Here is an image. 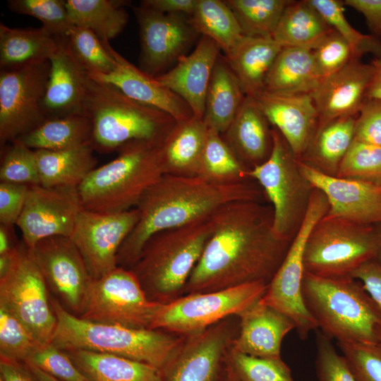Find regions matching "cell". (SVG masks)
I'll list each match as a JSON object with an SVG mask.
<instances>
[{
	"label": "cell",
	"mask_w": 381,
	"mask_h": 381,
	"mask_svg": "<svg viewBox=\"0 0 381 381\" xmlns=\"http://www.w3.org/2000/svg\"><path fill=\"white\" fill-rule=\"evenodd\" d=\"M272 135L269 158L248 171V175L260 185L273 209L276 234L292 241L305 218L314 187L301 171L298 159L284 137L274 127Z\"/></svg>",
	"instance_id": "obj_9"
},
{
	"label": "cell",
	"mask_w": 381,
	"mask_h": 381,
	"mask_svg": "<svg viewBox=\"0 0 381 381\" xmlns=\"http://www.w3.org/2000/svg\"><path fill=\"white\" fill-rule=\"evenodd\" d=\"M354 140L381 146V99H367L356 117Z\"/></svg>",
	"instance_id": "obj_53"
},
{
	"label": "cell",
	"mask_w": 381,
	"mask_h": 381,
	"mask_svg": "<svg viewBox=\"0 0 381 381\" xmlns=\"http://www.w3.org/2000/svg\"><path fill=\"white\" fill-rule=\"evenodd\" d=\"M83 114L92 123L90 143L101 153L119 150L133 141L161 144L176 123L167 113L133 99L117 87L90 75Z\"/></svg>",
	"instance_id": "obj_4"
},
{
	"label": "cell",
	"mask_w": 381,
	"mask_h": 381,
	"mask_svg": "<svg viewBox=\"0 0 381 381\" xmlns=\"http://www.w3.org/2000/svg\"><path fill=\"white\" fill-rule=\"evenodd\" d=\"M189 22L201 35L212 40L225 55L244 36L229 6L221 0H198Z\"/></svg>",
	"instance_id": "obj_39"
},
{
	"label": "cell",
	"mask_w": 381,
	"mask_h": 381,
	"mask_svg": "<svg viewBox=\"0 0 381 381\" xmlns=\"http://www.w3.org/2000/svg\"><path fill=\"white\" fill-rule=\"evenodd\" d=\"M270 125L277 129L299 160L319 123L310 94L284 95L263 91L253 98Z\"/></svg>",
	"instance_id": "obj_23"
},
{
	"label": "cell",
	"mask_w": 381,
	"mask_h": 381,
	"mask_svg": "<svg viewBox=\"0 0 381 381\" xmlns=\"http://www.w3.org/2000/svg\"><path fill=\"white\" fill-rule=\"evenodd\" d=\"M0 380L2 381H37L24 363L0 358Z\"/></svg>",
	"instance_id": "obj_58"
},
{
	"label": "cell",
	"mask_w": 381,
	"mask_h": 381,
	"mask_svg": "<svg viewBox=\"0 0 381 381\" xmlns=\"http://www.w3.org/2000/svg\"><path fill=\"white\" fill-rule=\"evenodd\" d=\"M357 381H381V345L337 342Z\"/></svg>",
	"instance_id": "obj_49"
},
{
	"label": "cell",
	"mask_w": 381,
	"mask_h": 381,
	"mask_svg": "<svg viewBox=\"0 0 381 381\" xmlns=\"http://www.w3.org/2000/svg\"><path fill=\"white\" fill-rule=\"evenodd\" d=\"M298 164L312 186L325 195L327 215L363 224H381V186L328 176L300 160Z\"/></svg>",
	"instance_id": "obj_20"
},
{
	"label": "cell",
	"mask_w": 381,
	"mask_h": 381,
	"mask_svg": "<svg viewBox=\"0 0 381 381\" xmlns=\"http://www.w3.org/2000/svg\"><path fill=\"white\" fill-rule=\"evenodd\" d=\"M344 2L345 6L363 16L373 35L381 37V0H345Z\"/></svg>",
	"instance_id": "obj_56"
},
{
	"label": "cell",
	"mask_w": 381,
	"mask_h": 381,
	"mask_svg": "<svg viewBox=\"0 0 381 381\" xmlns=\"http://www.w3.org/2000/svg\"><path fill=\"white\" fill-rule=\"evenodd\" d=\"M30 250L49 291L67 311L79 316L93 279L70 238H47Z\"/></svg>",
	"instance_id": "obj_17"
},
{
	"label": "cell",
	"mask_w": 381,
	"mask_h": 381,
	"mask_svg": "<svg viewBox=\"0 0 381 381\" xmlns=\"http://www.w3.org/2000/svg\"><path fill=\"white\" fill-rule=\"evenodd\" d=\"M57 325L51 344L64 351L110 353L162 369L186 336L162 329H136L82 319L51 296Z\"/></svg>",
	"instance_id": "obj_3"
},
{
	"label": "cell",
	"mask_w": 381,
	"mask_h": 381,
	"mask_svg": "<svg viewBox=\"0 0 381 381\" xmlns=\"http://www.w3.org/2000/svg\"><path fill=\"white\" fill-rule=\"evenodd\" d=\"M373 75L371 64L354 59L320 79L310 93L318 114V128L339 118L356 116L367 99Z\"/></svg>",
	"instance_id": "obj_21"
},
{
	"label": "cell",
	"mask_w": 381,
	"mask_h": 381,
	"mask_svg": "<svg viewBox=\"0 0 381 381\" xmlns=\"http://www.w3.org/2000/svg\"><path fill=\"white\" fill-rule=\"evenodd\" d=\"M160 303L151 301L133 272L116 267L93 280L82 319L136 329H150Z\"/></svg>",
	"instance_id": "obj_14"
},
{
	"label": "cell",
	"mask_w": 381,
	"mask_h": 381,
	"mask_svg": "<svg viewBox=\"0 0 381 381\" xmlns=\"http://www.w3.org/2000/svg\"><path fill=\"white\" fill-rule=\"evenodd\" d=\"M378 225V227H379V229H380V248H379V250H378V253H377V257H376V260L381 264V224H377Z\"/></svg>",
	"instance_id": "obj_63"
},
{
	"label": "cell",
	"mask_w": 381,
	"mask_h": 381,
	"mask_svg": "<svg viewBox=\"0 0 381 381\" xmlns=\"http://www.w3.org/2000/svg\"><path fill=\"white\" fill-rule=\"evenodd\" d=\"M239 331L237 315L186 336L179 349L161 369L162 381H219L224 359Z\"/></svg>",
	"instance_id": "obj_16"
},
{
	"label": "cell",
	"mask_w": 381,
	"mask_h": 381,
	"mask_svg": "<svg viewBox=\"0 0 381 381\" xmlns=\"http://www.w3.org/2000/svg\"><path fill=\"white\" fill-rule=\"evenodd\" d=\"M41 346L13 313L0 306V358L25 363Z\"/></svg>",
	"instance_id": "obj_47"
},
{
	"label": "cell",
	"mask_w": 381,
	"mask_h": 381,
	"mask_svg": "<svg viewBox=\"0 0 381 381\" xmlns=\"http://www.w3.org/2000/svg\"><path fill=\"white\" fill-rule=\"evenodd\" d=\"M248 173L222 135L207 126L198 176L215 183L231 184L251 180Z\"/></svg>",
	"instance_id": "obj_40"
},
{
	"label": "cell",
	"mask_w": 381,
	"mask_h": 381,
	"mask_svg": "<svg viewBox=\"0 0 381 381\" xmlns=\"http://www.w3.org/2000/svg\"><path fill=\"white\" fill-rule=\"evenodd\" d=\"M31 250L23 241L0 277V306L13 313L42 346L51 344L57 319L51 295Z\"/></svg>",
	"instance_id": "obj_10"
},
{
	"label": "cell",
	"mask_w": 381,
	"mask_h": 381,
	"mask_svg": "<svg viewBox=\"0 0 381 381\" xmlns=\"http://www.w3.org/2000/svg\"><path fill=\"white\" fill-rule=\"evenodd\" d=\"M210 222V236L183 295L250 283L268 285L291 243L274 232L272 206L257 201L230 202L214 212Z\"/></svg>",
	"instance_id": "obj_1"
},
{
	"label": "cell",
	"mask_w": 381,
	"mask_h": 381,
	"mask_svg": "<svg viewBox=\"0 0 381 381\" xmlns=\"http://www.w3.org/2000/svg\"><path fill=\"white\" fill-rule=\"evenodd\" d=\"M56 47V37L42 26L13 28L0 23L1 70L49 59Z\"/></svg>",
	"instance_id": "obj_35"
},
{
	"label": "cell",
	"mask_w": 381,
	"mask_h": 381,
	"mask_svg": "<svg viewBox=\"0 0 381 381\" xmlns=\"http://www.w3.org/2000/svg\"><path fill=\"white\" fill-rule=\"evenodd\" d=\"M351 276L363 284L381 315V264L375 259L369 260Z\"/></svg>",
	"instance_id": "obj_55"
},
{
	"label": "cell",
	"mask_w": 381,
	"mask_h": 381,
	"mask_svg": "<svg viewBox=\"0 0 381 381\" xmlns=\"http://www.w3.org/2000/svg\"><path fill=\"white\" fill-rule=\"evenodd\" d=\"M220 50L212 40L201 36L190 54L182 56L171 70L155 77L182 98L200 119L204 117L206 94Z\"/></svg>",
	"instance_id": "obj_25"
},
{
	"label": "cell",
	"mask_w": 381,
	"mask_h": 381,
	"mask_svg": "<svg viewBox=\"0 0 381 381\" xmlns=\"http://www.w3.org/2000/svg\"><path fill=\"white\" fill-rule=\"evenodd\" d=\"M302 294L318 328L331 339L378 344L381 315L358 280L304 272Z\"/></svg>",
	"instance_id": "obj_5"
},
{
	"label": "cell",
	"mask_w": 381,
	"mask_h": 381,
	"mask_svg": "<svg viewBox=\"0 0 381 381\" xmlns=\"http://www.w3.org/2000/svg\"><path fill=\"white\" fill-rule=\"evenodd\" d=\"M336 177L381 186V146L353 140Z\"/></svg>",
	"instance_id": "obj_45"
},
{
	"label": "cell",
	"mask_w": 381,
	"mask_h": 381,
	"mask_svg": "<svg viewBox=\"0 0 381 381\" xmlns=\"http://www.w3.org/2000/svg\"><path fill=\"white\" fill-rule=\"evenodd\" d=\"M237 316L239 331L231 344L233 349L258 357L281 356L284 337L295 329L289 317L260 299Z\"/></svg>",
	"instance_id": "obj_26"
},
{
	"label": "cell",
	"mask_w": 381,
	"mask_h": 381,
	"mask_svg": "<svg viewBox=\"0 0 381 381\" xmlns=\"http://www.w3.org/2000/svg\"><path fill=\"white\" fill-rule=\"evenodd\" d=\"M159 145L128 143L114 159L92 170L78 186L83 209L114 213L135 207L144 193L164 175Z\"/></svg>",
	"instance_id": "obj_7"
},
{
	"label": "cell",
	"mask_w": 381,
	"mask_h": 381,
	"mask_svg": "<svg viewBox=\"0 0 381 381\" xmlns=\"http://www.w3.org/2000/svg\"><path fill=\"white\" fill-rule=\"evenodd\" d=\"M373 75L367 93V99H381V52L372 61Z\"/></svg>",
	"instance_id": "obj_59"
},
{
	"label": "cell",
	"mask_w": 381,
	"mask_h": 381,
	"mask_svg": "<svg viewBox=\"0 0 381 381\" xmlns=\"http://www.w3.org/2000/svg\"><path fill=\"white\" fill-rule=\"evenodd\" d=\"M34 375L37 381H61L38 369L35 365L24 363Z\"/></svg>",
	"instance_id": "obj_61"
},
{
	"label": "cell",
	"mask_w": 381,
	"mask_h": 381,
	"mask_svg": "<svg viewBox=\"0 0 381 381\" xmlns=\"http://www.w3.org/2000/svg\"><path fill=\"white\" fill-rule=\"evenodd\" d=\"M66 37L74 55L88 73L108 74L114 70L116 59L93 32L74 25Z\"/></svg>",
	"instance_id": "obj_44"
},
{
	"label": "cell",
	"mask_w": 381,
	"mask_h": 381,
	"mask_svg": "<svg viewBox=\"0 0 381 381\" xmlns=\"http://www.w3.org/2000/svg\"><path fill=\"white\" fill-rule=\"evenodd\" d=\"M312 50L320 79L339 71L351 60L358 59L349 43L334 30Z\"/></svg>",
	"instance_id": "obj_50"
},
{
	"label": "cell",
	"mask_w": 381,
	"mask_h": 381,
	"mask_svg": "<svg viewBox=\"0 0 381 381\" xmlns=\"http://www.w3.org/2000/svg\"><path fill=\"white\" fill-rule=\"evenodd\" d=\"M125 0H66L75 26L93 32L102 42L110 41L125 28L128 14Z\"/></svg>",
	"instance_id": "obj_37"
},
{
	"label": "cell",
	"mask_w": 381,
	"mask_h": 381,
	"mask_svg": "<svg viewBox=\"0 0 381 381\" xmlns=\"http://www.w3.org/2000/svg\"><path fill=\"white\" fill-rule=\"evenodd\" d=\"M49 59L0 71V143L4 146L45 120L42 102L50 75Z\"/></svg>",
	"instance_id": "obj_13"
},
{
	"label": "cell",
	"mask_w": 381,
	"mask_h": 381,
	"mask_svg": "<svg viewBox=\"0 0 381 381\" xmlns=\"http://www.w3.org/2000/svg\"><path fill=\"white\" fill-rule=\"evenodd\" d=\"M356 117L339 118L319 127L299 160L324 174L337 176L354 140Z\"/></svg>",
	"instance_id": "obj_34"
},
{
	"label": "cell",
	"mask_w": 381,
	"mask_h": 381,
	"mask_svg": "<svg viewBox=\"0 0 381 381\" xmlns=\"http://www.w3.org/2000/svg\"><path fill=\"white\" fill-rule=\"evenodd\" d=\"M25 363L61 381H89L66 352L52 344L40 346Z\"/></svg>",
	"instance_id": "obj_52"
},
{
	"label": "cell",
	"mask_w": 381,
	"mask_h": 381,
	"mask_svg": "<svg viewBox=\"0 0 381 381\" xmlns=\"http://www.w3.org/2000/svg\"><path fill=\"white\" fill-rule=\"evenodd\" d=\"M291 0H225L243 35L272 37L282 15Z\"/></svg>",
	"instance_id": "obj_41"
},
{
	"label": "cell",
	"mask_w": 381,
	"mask_h": 381,
	"mask_svg": "<svg viewBox=\"0 0 381 381\" xmlns=\"http://www.w3.org/2000/svg\"><path fill=\"white\" fill-rule=\"evenodd\" d=\"M219 381H236L231 375H229L224 369Z\"/></svg>",
	"instance_id": "obj_62"
},
{
	"label": "cell",
	"mask_w": 381,
	"mask_h": 381,
	"mask_svg": "<svg viewBox=\"0 0 381 381\" xmlns=\"http://www.w3.org/2000/svg\"><path fill=\"white\" fill-rule=\"evenodd\" d=\"M224 368L236 381H295L282 356L258 357L235 350H226Z\"/></svg>",
	"instance_id": "obj_42"
},
{
	"label": "cell",
	"mask_w": 381,
	"mask_h": 381,
	"mask_svg": "<svg viewBox=\"0 0 381 381\" xmlns=\"http://www.w3.org/2000/svg\"><path fill=\"white\" fill-rule=\"evenodd\" d=\"M207 131L203 119L195 116L176 122L159 146L164 174L198 176Z\"/></svg>",
	"instance_id": "obj_28"
},
{
	"label": "cell",
	"mask_w": 381,
	"mask_h": 381,
	"mask_svg": "<svg viewBox=\"0 0 381 381\" xmlns=\"http://www.w3.org/2000/svg\"><path fill=\"white\" fill-rule=\"evenodd\" d=\"M326 23L351 46L356 58L368 53L377 56L381 41L373 35H365L356 30L344 14V2L340 0H308Z\"/></svg>",
	"instance_id": "obj_43"
},
{
	"label": "cell",
	"mask_w": 381,
	"mask_h": 381,
	"mask_svg": "<svg viewBox=\"0 0 381 381\" xmlns=\"http://www.w3.org/2000/svg\"><path fill=\"white\" fill-rule=\"evenodd\" d=\"M64 351L89 381H162L161 370L143 362L85 350Z\"/></svg>",
	"instance_id": "obj_33"
},
{
	"label": "cell",
	"mask_w": 381,
	"mask_h": 381,
	"mask_svg": "<svg viewBox=\"0 0 381 381\" xmlns=\"http://www.w3.org/2000/svg\"><path fill=\"white\" fill-rule=\"evenodd\" d=\"M12 12L39 20L42 27L57 37H66L74 26L66 6V0H8Z\"/></svg>",
	"instance_id": "obj_46"
},
{
	"label": "cell",
	"mask_w": 381,
	"mask_h": 381,
	"mask_svg": "<svg viewBox=\"0 0 381 381\" xmlns=\"http://www.w3.org/2000/svg\"><path fill=\"white\" fill-rule=\"evenodd\" d=\"M83 209L78 187L31 185L16 226L24 243L32 249L47 238L70 237Z\"/></svg>",
	"instance_id": "obj_18"
},
{
	"label": "cell",
	"mask_w": 381,
	"mask_h": 381,
	"mask_svg": "<svg viewBox=\"0 0 381 381\" xmlns=\"http://www.w3.org/2000/svg\"><path fill=\"white\" fill-rule=\"evenodd\" d=\"M198 0H143L140 5L157 11L169 14H182L190 16Z\"/></svg>",
	"instance_id": "obj_57"
},
{
	"label": "cell",
	"mask_w": 381,
	"mask_h": 381,
	"mask_svg": "<svg viewBox=\"0 0 381 381\" xmlns=\"http://www.w3.org/2000/svg\"><path fill=\"white\" fill-rule=\"evenodd\" d=\"M13 226L0 224V255L11 253L19 244L15 240Z\"/></svg>",
	"instance_id": "obj_60"
},
{
	"label": "cell",
	"mask_w": 381,
	"mask_h": 381,
	"mask_svg": "<svg viewBox=\"0 0 381 381\" xmlns=\"http://www.w3.org/2000/svg\"><path fill=\"white\" fill-rule=\"evenodd\" d=\"M136 207L103 213L83 209L70 239L80 252L93 279H98L114 270L119 250L139 219Z\"/></svg>",
	"instance_id": "obj_15"
},
{
	"label": "cell",
	"mask_w": 381,
	"mask_h": 381,
	"mask_svg": "<svg viewBox=\"0 0 381 381\" xmlns=\"http://www.w3.org/2000/svg\"><path fill=\"white\" fill-rule=\"evenodd\" d=\"M211 234L210 217L152 236L131 270L147 297L164 304L183 295Z\"/></svg>",
	"instance_id": "obj_6"
},
{
	"label": "cell",
	"mask_w": 381,
	"mask_h": 381,
	"mask_svg": "<svg viewBox=\"0 0 381 381\" xmlns=\"http://www.w3.org/2000/svg\"><path fill=\"white\" fill-rule=\"evenodd\" d=\"M378 344L381 345V328L380 329L377 334Z\"/></svg>",
	"instance_id": "obj_64"
},
{
	"label": "cell",
	"mask_w": 381,
	"mask_h": 381,
	"mask_svg": "<svg viewBox=\"0 0 381 381\" xmlns=\"http://www.w3.org/2000/svg\"><path fill=\"white\" fill-rule=\"evenodd\" d=\"M320 80L312 49L283 47L267 75L264 91L284 95L310 94Z\"/></svg>",
	"instance_id": "obj_30"
},
{
	"label": "cell",
	"mask_w": 381,
	"mask_h": 381,
	"mask_svg": "<svg viewBox=\"0 0 381 381\" xmlns=\"http://www.w3.org/2000/svg\"><path fill=\"white\" fill-rule=\"evenodd\" d=\"M246 95L225 56L219 55L212 71L205 104L203 121L223 134L241 107Z\"/></svg>",
	"instance_id": "obj_31"
},
{
	"label": "cell",
	"mask_w": 381,
	"mask_h": 381,
	"mask_svg": "<svg viewBox=\"0 0 381 381\" xmlns=\"http://www.w3.org/2000/svg\"><path fill=\"white\" fill-rule=\"evenodd\" d=\"M116 61L114 70L108 74L88 75L97 80L117 87L126 95L144 104L158 109L176 122L193 117L188 104L179 95L162 85L155 77L138 68L111 46L109 41L102 42Z\"/></svg>",
	"instance_id": "obj_24"
},
{
	"label": "cell",
	"mask_w": 381,
	"mask_h": 381,
	"mask_svg": "<svg viewBox=\"0 0 381 381\" xmlns=\"http://www.w3.org/2000/svg\"><path fill=\"white\" fill-rule=\"evenodd\" d=\"M332 30L308 0H291L272 38L282 47L313 49Z\"/></svg>",
	"instance_id": "obj_36"
},
{
	"label": "cell",
	"mask_w": 381,
	"mask_h": 381,
	"mask_svg": "<svg viewBox=\"0 0 381 381\" xmlns=\"http://www.w3.org/2000/svg\"><path fill=\"white\" fill-rule=\"evenodd\" d=\"M282 47L272 37L243 36L225 55L246 97L255 98L265 90L267 75Z\"/></svg>",
	"instance_id": "obj_29"
},
{
	"label": "cell",
	"mask_w": 381,
	"mask_h": 381,
	"mask_svg": "<svg viewBox=\"0 0 381 381\" xmlns=\"http://www.w3.org/2000/svg\"><path fill=\"white\" fill-rule=\"evenodd\" d=\"M329 210L325 195L314 188L305 218L282 264L267 285L260 301L289 317L301 339L308 338L318 324L308 310L302 294L303 256L306 241L313 228Z\"/></svg>",
	"instance_id": "obj_12"
},
{
	"label": "cell",
	"mask_w": 381,
	"mask_h": 381,
	"mask_svg": "<svg viewBox=\"0 0 381 381\" xmlns=\"http://www.w3.org/2000/svg\"><path fill=\"white\" fill-rule=\"evenodd\" d=\"M91 135L90 119L84 114H76L47 119L17 139L34 150H61L90 143Z\"/></svg>",
	"instance_id": "obj_38"
},
{
	"label": "cell",
	"mask_w": 381,
	"mask_h": 381,
	"mask_svg": "<svg viewBox=\"0 0 381 381\" xmlns=\"http://www.w3.org/2000/svg\"><path fill=\"white\" fill-rule=\"evenodd\" d=\"M29 186L0 183V224L14 226L18 219L27 197Z\"/></svg>",
	"instance_id": "obj_54"
},
{
	"label": "cell",
	"mask_w": 381,
	"mask_h": 381,
	"mask_svg": "<svg viewBox=\"0 0 381 381\" xmlns=\"http://www.w3.org/2000/svg\"><path fill=\"white\" fill-rule=\"evenodd\" d=\"M272 128L256 101L246 97L222 136L240 163L250 171L269 158L273 145Z\"/></svg>",
	"instance_id": "obj_27"
},
{
	"label": "cell",
	"mask_w": 381,
	"mask_h": 381,
	"mask_svg": "<svg viewBox=\"0 0 381 381\" xmlns=\"http://www.w3.org/2000/svg\"><path fill=\"white\" fill-rule=\"evenodd\" d=\"M139 25L140 69L156 77L177 61L200 35L182 14L164 13L140 5L133 7Z\"/></svg>",
	"instance_id": "obj_19"
},
{
	"label": "cell",
	"mask_w": 381,
	"mask_h": 381,
	"mask_svg": "<svg viewBox=\"0 0 381 381\" xmlns=\"http://www.w3.org/2000/svg\"><path fill=\"white\" fill-rule=\"evenodd\" d=\"M267 284L250 283L226 289L184 294L159 304L150 329L182 336L202 331L234 315H238L259 301Z\"/></svg>",
	"instance_id": "obj_11"
},
{
	"label": "cell",
	"mask_w": 381,
	"mask_h": 381,
	"mask_svg": "<svg viewBox=\"0 0 381 381\" xmlns=\"http://www.w3.org/2000/svg\"><path fill=\"white\" fill-rule=\"evenodd\" d=\"M40 185L78 187L97 167L90 143L61 150H37Z\"/></svg>",
	"instance_id": "obj_32"
},
{
	"label": "cell",
	"mask_w": 381,
	"mask_h": 381,
	"mask_svg": "<svg viewBox=\"0 0 381 381\" xmlns=\"http://www.w3.org/2000/svg\"><path fill=\"white\" fill-rule=\"evenodd\" d=\"M42 110L47 119L83 114L88 73L71 50L66 37H57Z\"/></svg>",
	"instance_id": "obj_22"
},
{
	"label": "cell",
	"mask_w": 381,
	"mask_h": 381,
	"mask_svg": "<svg viewBox=\"0 0 381 381\" xmlns=\"http://www.w3.org/2000/svg\"><path fill=\"white\" fill-rule=\"evenodd\" d=\"M265 200L262 188L253 180L219 184L199 176L164 174L138 202L139 219L119 250L117 265L131 269L147 240L157 232L207 219L230 202Z\"/></svg>",
	"instance_id": "obj_2"
},
{
	"label": "cell",
	"mask_w": 381,
	"mask_h": 381,
	"mask_svg": "<svg viewBox=\"0 0 381 381\" xmlns=\"http://www.w3.org/2000/svg\"><path fill=\"white\" fill-rule=\"evenodd\" d=\"M1 182L40 185L35 151L16 139L4 152L0 167Z\"/></svg>",
	"instance_id": "obj_48"
},
{
	"label": "cell",
	"mask_w": 381,
	"mask_h": 381,
	"mask_svg": "<svg viewBox=\"0 0 381 381\" xmlns=\"http://www.w3.org/2000/svg\"><path fill=\"white\" fill-rule=\"evenodd\" d=\"M380 245L377 224H363L326 214L308 237L304 272L323 277L351 276L363 264L376 259Z\"/></svg>",
	"instance_id": "obj_8"
},
{
	"label": "cell",
	"mask_w": 381,
	"mask_h": 381,
	"mask_svg": "<svg viewBox=\"0 0 381 381\" xmlns=\"http://www.w3.org/2000/svg\"><path fill=\"white\" fill-rule=\"evenodd\" d=\"M315 341V365L319 381H357L346 358L337 352L329 337L317 330Z\"/></svg>",
	"instance_id": "obj_51"
}]
</instances>
